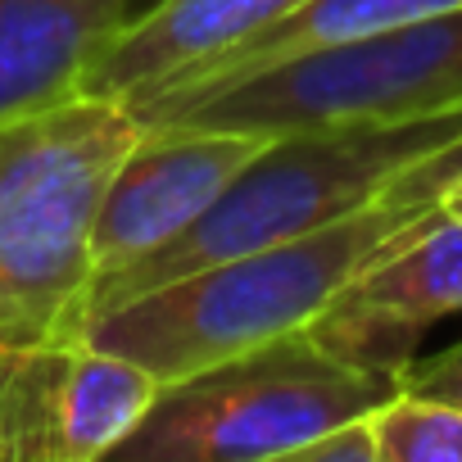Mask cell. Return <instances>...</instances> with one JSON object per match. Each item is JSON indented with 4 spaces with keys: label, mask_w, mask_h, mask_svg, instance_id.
<instances>
[{
    "label": "cell",
    "mask_w": 462,
    "mask_h": 462,
    "mask_svg": "<svg viewBox=\"0 0 462 462\" xmlns=\"http://www.w3.org/2000/svg\"><path fill=\"white\" fill-rule=\"evenodd\" d=\"M457 181L462 136L403 168L390 186L336 222L186 273L118 304L87 327V340L141 363L159 385H172L250 345L304 331L354 277L435 226L444 217V195Z\"/></svg>",
    "instance_id": "cell-1"
},
{
    "label": "cell",
    "mask_w": 462,
    "mask_h": 462,
    "mask_svg": "<svg viewBox=\"0 0 462 462\" xmlns=\"http://www.w3.org/2000/svg\"><path fill=\"white\" fill-rule=\"evenodd\" d=\"M141 132L100 96L0 123V345L82 336L100 199Z\"/></svg>",
    "instance_id": "cell-2"
},
{
    "label": "cell",
    "mask_w": 462,
    "mask_h": 462,
    "mask_svg": "<svg viewBox=\"0 0 462 462\" xmlns=\"http://www.w3.org/2000/svg\"><path fill=\"white\" fill-rule=\"evenodd\" d=\"M462 136V109L430 118H358L331 127L277 132L259 159L231 181L177 241L159 245L127 273L100 282L82 309V336L96 318L118 304L168 286L186 273L226 263L236 254L304 236V231L336 222L340 213L367 204L403 168L435 154Z\"/></svg>",
    "instance_id": "cell-3"
},
{
    "label": "cell",
    "mask_w": 462,
    "mask_h": 462,
    "mask_svg": "<svg viewBox=\"0 0 462 462\" xmlns=\"http://www.w3.org/2000/svg\"><path fill=\"white\" fill-rule=\"evenodd\" d=\"M403 390L399 372L336 358L309 331L250 345L172 385L109 453L132 462H268L300 457L340 421L376 412Z\"/></svg>",
    "instance_id": "cell-4"
},
{
    "label": "cell",
    "mask_w": 462,
    "mask_h": 462,
    "mask_svg": "<svg viewBox=\"0 0 462 462\" xmlns=\"http://www.w3.org/2000/svg\"><path fill=\"white\" fill-rule=\"evenodd\" d=\"M453 109H462V10L291 55L163 123L250 127L277 136L295 127L430 118Z\"/></svg>",
    "instance_id": "cell-5"
},
{
    "label": "cell",
    "mask_w": 462,
    "mask_h": 462,
    "mask_svg": "<svg viewBox=\"0 0 462 462\" xmlns=\"http://www.w3.org/2000/svg\"><path fill=\"white\" fill-rule=\"evenodd\" d=\"M159 381L78 340L0 345V462H96L150 412Z\"/></svg>",
    "instance_id": "cell-6"
},
{
    "label": "cell",
    "mask_w": 462,
    "mask_h": 462,
    "mask_svg": "<svg viewBox=\"0 0 462 462\" xmlns=\"http://www.w3.org/2000/svg\"><path fill=\"white\" fill-rule=\"evenodd\" d=\"M273 132L154 123L118 163L91 236V291L181 231L268 150ZM87 291V295H91ZM87 309V304H82Z\"/></svg>",
    "instance_id": "cell-7"
},
{
    "label": "cell",
    "mask_w": 462,
    "mask_h": 462,
    "mask_svg": "<svg viewBox=\"0 0 462 462\" xmlns=\"http://www.w3.org/2000/svg\"><path fill=\"white\" fill-rule=\"evenodd\" d=\"M448 313H462V222L444 213L417 241L354 277L304 331L345 363L403 376L426 331Z\"/></svg>",
    "instance_id": "cell-8"
},
{
    "label": "cell",
    "mask_w": 462,
    "mask_h": 462,
    "mask_svg": "<svg viewBox=\"0 0 462 462\" xmlns=\"http://www.w3.org/2000/svg\"><path fill=\"white\" fill-rule=\"evenodd\" d=\"M313 0H154L96 55L82 96L118 100L132 114L181 91L217 55L300 14Z\"/></svg>",
    "instance_id": "cell-9"
},
{
    "label": "cell",
    "mask_w": 462,
    "mask_h": 462,
    "mask_svg": "<svg viewBox=\"0 0 462 462\" xmlns=\"http://www.w3.org/2000/svg\"><path fill=\"white\" fill-rule=\"evenodd\" d=\"M136 0H0V123L82 96Z\"/></svg>",
    "instance_id": "cell-10"
},
{
    "label": "cell",
    "mask_w": 462,
    "mask_h": 462,
    "mask_svg": "<svg viewBox=\"0 0 462 462\" xmlns=\"http://www.w3.org/2000/svg\"><path fill=\"white\" fill-rule=\"evenodd\" d=\"M448 10H462V0H313V5H304L300 14H291V19L263 28L259 37H250L241 46H231L226 55H217L181 91L154 100L136 118L145 127L163 123V118L208 100L213 91L231 87L236 78L273 69V64H282L291 55H304V51H318V46H336V42H354V37H367V32H381V28H399V23H412V19H430V14H448Z\"/></svg>",
    "instance_id": "cell-11"
},
{
    "label": "cell",
    "mask_w": 462,
    "mask_h": 462,
    "mask_svg": "<svg viewBox=\"0 0 462 462\" xmlns=\"http://www.w3.org/2000/svg\"><path fill=\"white\" fill-rule=\"evenodd\" d=\"M376 462H462V408L399 390L372 412Z\"/></svg>",
    "instance_id": "cell-12"
},
{
    "label": "cell",
    "mask_w": 462,
    "mask_h": 462,
    "mask_svg": "<svg viewBox=\"0 0 462 462\" xmlns=\"http://www.w3.org/2000/svg\"><path fill=\"white\" fill-rule=\"evenodd\" d=\"M295 462H376V435H372V412L331 426L313 444L300 448Z\"/></svg>",
    "instance_id": "cell-13"
},
{
    "label": "cell",
    "mask_w": 462,
    "mask_h": 462,
    "mask_svg": "<svg viewBox=\"0 0 462 462\" xmlns=\"http://www.w3.org/2000/svg\"><path fill=\"white\" fill-rule=\"evenodd\" d=\"M403 390L430 394V399H448V403L462 408V345L444 349L439 358H430V363H421V367L412 363V367L403 372Z\"/></svg>",
    "instance_id": "cell-14"
},
{
    "label": "cell",
    "mask_w": 462,
    "mask_h": 462,
    "mask_svg": "<svg viewBox=\"0 0 462 462\" xmlns=\"http://www.w3.org/2000/svg\"><path fill=\"white\" fill-rule=\"evenodd\" d=\"M444 213H448V217H457V222H462V181H457V186H453V190H448V195H444Z\"/></svg>",
    "instance_id": "cell-15"
}]
</instances>
